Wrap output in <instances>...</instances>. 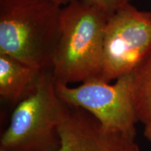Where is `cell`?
<instances>
[{"mask_svg":"<svg viewBox=\"0 0 151 151\" xmlns=\"http://www.w3.org/2000/svg\"><path fill=\"white\" fill-rule=\"evenodd\" d=\"M62 9L50 0H0V54L50 71L61 35Z\"/></svg>","mask_w":151,"mask_h":151,"instance_id":"1","label":"cell"},{"mask_svg":"<svg viewBox=\"0 0 151 151\" xmlns=\"http://www.w3.org/2000/svg\"><path fill=\"white\" fill-rule=\"evenodd\" d=\"M109 15L102 7L73 0L62 9V30L52 60L55 84L100 78Z\"/></svg>","mask_w":151,"mask_h":151,"instance_id":"2","label":"cell"},{"mask_svg":"<svg viewBox=\"0 0 151 151\" xmlns=\"http://www.w3.org/2000/svg\"><path fill=\"white\" fill-rule=\"evenodd\" d=\"M65 107L50 71H41L32 88L17 104L0 148L8 151H57Z\"/></svg>","mask_w":151,"mask_h":151,"instance_id":"3","label":"cell"},{"mask_svg":"<svg viewBox=\"0 0 151 151\" xmlns=\"http://www.w3.org/2000/svg\"><path fill=\"white\" fill-rule=\"evenodd\" d=\"M55 85L58 96L66 104L86 111L106 129L135 139L139 120L131 72L117 79L114 84L94 78L74 88Z\"/></svg>","mask_w":151,"mask_h":151,"instance_id":"4","label":"cell"},{"mask_svg":"<svg viewBox=\"0 0 151 151\" xmlns=\"http://www.w3.org/2000/svg\"><path fill=\"white\" fill-rule=\"evenodd\" d=\"M151 50V11L127 4L109 16L100 78L112 81L133 71Z\"/></svg>","mask_w":151,"mask_h":151,"instance_id":"5","label":"cell"},{"mask_svg":"<svg viewBox=\"0 0 151 151\" xmlns=\"http://www.w3.org/2000/svg\"><path fill=\"white\" fill-rule=\"evenodd\" d=\"M57 151H140L134 138L106 129L83 109L66 104Z\"/></svg>","mask_w":151,"mask_h":151,"instance_id":"6","label":"cell"},{"mask_svg":"<svg viewBox=\"0 0 151 151\" xmlns=\"http://www.w3.org/2000/svg\"><path fill=\"white\" fill-rule=\"evenodd\" d=\"M41 71L0 54V97L6 101L18 104L32 88Z\"/></svg>","mask_w":151,"mask_h":151,"instance_id":"7","label":"cell"},{"mask_svg":"<svg viewBox=\"0 0 151 151\" xmlns=\"http://www.w3.org/2000/svg\"><path fill=\"white\" fill-rule=\"evenodd\" d=\"M132 94L139 122L151 119V50L131 72Z\"/></svg>","mask_w":151,"mask_h":151,"instance_id":"8","label":"cell"},{"mask_svg":"<svg viewBox=\"0 0 151 151\" xmlns=\"http://www.w3.org/2000/svg\"><path fill=\"white\" fill-rule=\"evenodd\" d=\"M85 2L96 4L102 7L110 16L117 9L129 3L130 0H83Z\"/></svg>","mask_w":151,"mask_h":151,"instance_id":"9","label":"cell"},{"mask_svg":"<svg viewBox=\"0 0 151 151\" xmlns=\"http://www.w3.org/2000/svg\"><path fill=\"white\" fill-rule=\"evenodd\" d=\"M144 125L145 128L143 134H144L145 137L148 139V141L151 142V119L150 120H148Z\"/></svg>","mask_w":151,"mask_h":151,"instance_id":"10","label":"cell"},{"mask_svg":"<svg viewBox=\"0 0 151 151\" xmlns=\"http://www.w3.org/2000/svg\"><path fill=\"white\" fill-rule=\"evenodd\" d=\"M50 1H55V2L60 4L63 5V4H68L69 3H70L71 1H72L73 0H50Z\"/></svg>","mask_w":151,"mask_h":151,"instance_id":"11","label":"cell"},{"mask_svg":"<svg viewBox=\"0 0 151 151\" xmlns=\"http://www.w3.org/2000/svg\"><path fill=\"white\" fill-rule=\"evenodd\" d=\"M0 151H8V150H4V149L0 148Z\"/></svg>","mask_w":151,"mask_h":151,"instance_id":"12","label":"cell"}]
</instances>
